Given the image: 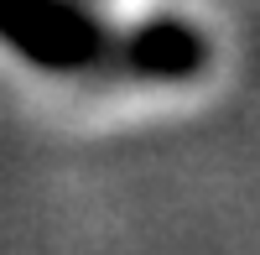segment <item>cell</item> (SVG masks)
Returning a JSON list of instances; mask_svg holds the SVG:
<instances>
[{"label": "cell", "instance_id": "1", "mask_svg": "<svg viewBox=\"0 0 260 255\" xmlns=\"http://www.w3.org/2000/svg\"><path fill=\"white\" fill-rule=\"evenodd\" d=\"M0 42L42 73H94V78H198L208 37L182 16L141 21L136 31H110L78 0H0Z\"/></svg>", "mask_w": 260, "mask_h": 255}]
</instances>
